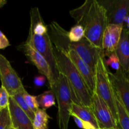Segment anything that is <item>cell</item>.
I'll return each instance as SVG.
<instances>
[{
	"instance_id": "obj_1",
	"label": "cell",
	"mask_w": 129,
	"mask_h": 129,
	"mask_svg": "<svg viewBox=\"0 0 129 129\" xmlns=\"http://www.w3.org/2000/svg\"><path fill=\"white\" fill-rule=\"evenodd\" d=\"M76 24L83 26L84 37L102 50V37L107 26L106 12L98 0H86L81 6L69 11Z\"/></svg>"
},
{
	"instance_id": "obj_2",
	"label": "cell",
	"mask_w": 129,
	"mask_h": 129,
	"mask_svg": "<svg viewBox=\"0 0 129 129\" xmlns=\"http://www.w3.org/2000/svg\"><path fill=\"white\" fill-rule=\"evenodd\" d=\"M54 50L59 72L66 78L74 103L91 110L92 94L84 79L65 51L54 47Z\"/></svg>"
},
{
	"instance_id": "obj_3",
	"label": "cell",
	"mask_w": 129,
	"mask_h": 129,
	"mask_svg": "<svg viewBox=\"0 0 129 129\" xmlns=\"http://www.w3.org/2000/svg\"><path fill=\"white\" fill-rule=\"evenodd\" d=\"M58 104V125L60 129H68L72 105L74 103L71 91L65 76L59 72L55 87L52 89Z\"/></svg>"
},
{
	"instance_id": "obj_4",
	"label": "cell",
	"mask_w": 129,
	"mask_h": 129,
	"mask_svg": "<svg viewBox=\"0 0 129 129\" xmlns=\"http://www.w3.org/2000/svg\"><path fill=\"white\" fill-rule=\"evenodd\" d=\"M108 71H109L105 64V59L104 57H100L98 59L94 71L95 88L94 93H96L107 103L115 119L117 122L118 117L114 91L110 81Z\"/></svg>"
},
{
	"instance_id": "obj_5",
	"label": "cell",
	"mask_w": 129,
	"mask_h": 129,
	"mask_svg": "<svg viewBox=\"0 0 129 129\" xmlns=\"http://www.w3.org/2000/svg\"><path fill=\"white\" fill-rule=\"evenodd\" d=\"M25 42L40 53L49 64L53 76L57 82L59 74L56 58L54 54V47L50 39L49 31L43 35H37L29 31L28 36Z\"/></svg>"
},
{
	"instance_id": "obj_6",
	"label": "cell",
	"mask_w": 129,
	"mask_h": 129,
	"mask_svg": "<svg viewBox=\"0 0 129 129\" xmlns=\"http://www.w3.org/2000/svg\"><path fill=\"white\" fill-rule=\"evenodd\" d=\"M0 79L3 87L10 96L25 91L21 79L10 62L0 54Z\"/></svg>"
},
{
	"instance_id": "obj_7",
	"label": "cell",
	"mask_w": 129,
	"mask_h": 129,
	"mask_svg": "<svg viewBox=\"0 0 129 129\" xmlns=\"http://www.w3.org/2000/svg\"><path fill=\"white\" fill-rule=\"evenodd\" d=\"M91 111L98 124L99 129H110L118 127V123L107 103L94 93L91 98Z\"/></svg>"
},
{
	"instance_id": "obj_8",
	"label": "cell",
	"mask_w": 129,
	"mask_h": 129,
	"mask_svg": "<svg viewBox=\"0 0 129 129\" xmlns=\"http://www.w3.org/2000/svg\"><path fill=\"white\" fill-rule=\"evenodd\" d=\"M68 49L74 50L94 72L98 59L104 57L102 50L94 46L85 37L78 42H69Z\"/></svg>"
},
{
	"instance_id": "obj_9",
	"label": "cell",
	"mask_w": 129,
	"mask_h": 129,
	"mask_svg": "<svg viewBox=\"0 0 129 129\" xmlns=\"http://www.w3.org/2000/svg\"><path fill=\"white\" fill-rule=\"evenodd\" d=\"M104 8L108 24L123 25L129 14V0H98Z\"/></svg>"
},
{
	"instance_id": "obj_10",
	"label": "cell",
	"mask_w": 129,
	"mask_h": 129,
	"mask_svg": "<svg viewBox=\"0 0 129 129\" xmlns=\"http://www.w3.org/2000/svg\"><path fill=\"white\" fill-rule=\"evenodd\" d=\"M20 49L23 50L27 59L37 68L39 73L47 79L50 90H52L55 87L56 81L53 76L51 69L47 60L40 53L38 52L26 42L23 43L20 46Z\"/></svg>"
},
{
	"instance_id": "obj_11",
	"label": "cell",
	"mask_w": 129,
	"mask_h": 129,
	"mask_svg": "<svg viewBox=\"0 0 129 129\" xmlns=\"http://www.w3.org/2000/svg\"><path fill=\"white\" fill-rule=\"evenodd\" d=\"M123 28L122 24H108L107 25L102 37V49L104 57L115 52L119 43Z\"/></svg>"
},
{
	"instance_id": "obj_12",
	"label": "cell",
	"mask_w": 129,
	"mask_h": 129,
	"mask_svg": "<svg viewBox=\"0 0 129 129\" xmlns=\"http://www.w3.org/2000/svg\"><path fill=\"white\" fill-rule=\"evenodd\" d=\"M108 76L113 89L120 97L129 114V78L121 69L114 73L108 71Z\"/></svg>"
},
{
	"instance_id": "obj_13",
	"label": "cell",
	"mask_w": 129,
	"mask_h": 129,
	"mask_svg": "<svg viewBox=\"0 0 129 129\" xmlns=\"http://www.w3.org/2000/svg\"><path fill=\"white\" fill-rule=\"evenodd\" d=\"M68 57L71 60L73 64L81 74L87 86L89 88L91 93L93 95L95 88V78L94 72L89 68V66L83 61L79 55L73 50H69L68 52Z\"/></svg>"
},
{
	"instance_id": "obj_14",
	"label": "cell",
	"mask_w": 129,
	"mask_h": 129,
	"mask_svg": "<svg viewBox=\"0 0 129 129\" xmlns=\"http://www.w3.org/2000/svg\"><path fill=\"white\" fill-rule=\"evenodd\" d=\"M8 109L11 126L15 129H34L32 122L27 115L19 107L11 96L9 97Z\"/></svg>"
},
{
	"instance_id": "obj_15",
	"label": "cell",
	"mask_w": 129,
	"mask_h": 129,
	"mask_svg": "<svg viewBox=\"0 0 129 129\" xmlns=\"http://www.w3.org/2000/svg\"><path fill=\"white\" fill-rule=\"evenodd\" d=\"M115 53L119 59L120 68L129 78V30L123 27Z\"/></svg>"
},
{
	"instance_id": "obj_16",
	"label": "cell",
	"mask_w": 129,
	"mask_h": 129,
	"mask_svg": "<svg viewBox=\"0 0 129 129\" xmlns=\"http://www.w3.org/2000/svg\"><path fill=\"white\" fill-rule=\"evenodd\" d=\"M72 115L76 116L78 118L85 121V122L91 123L96 128L99 129L98 124L97 123L95 117H94V114L92 112L91 110L89 108L73 103L72 105L71 116Z\"/></svg>"
},
{
	"instance_id": "obj_17",
	"label": "cell",
	"mask_w": 129,
	"mask_h": 129,
	"mask_svg": "<svg viewBox=\"0 0 129 129\" xmlns=\"http://www.w3.org/2000/svg\"><path fill=\"white\" fill-rule=\"evenodd\" d=\"M114 91V97L118 117V127L120 129H129V114L120 97Z\"/></svg>"
},
{
	"instance_id": "obj_18",
	"label": "cell",
	"mask_w": 129,
	"mask_h": 129,
	"mask_svg": "<svg viewBox=\"0 0 129 129\" xmlns=\"http://www.w3.org/2000/svg\"><path fill=\"white\" fill-rule=\"evenodd\" d=\"M49 118L50 117L47 113L46 110L39 108L35 113L32 122L34 129H47Z\"/></svg>"
},
{
	"instance_id": "obj_19",
	"label": "cell",
	"mask_w": 129,
	"mask_h": 129,
	"mask_svg": "<svg viewBox=\"0 0 129 129\" xmlns=\"http://www.w3.org/2000/svg\"><path fill=\"white\" fill-rule=\"evenodd\" d=\"M55 96L52 90H48L37 96L39 107L46 110L55 105Z\"/></svg>"
},
{
	"instance_id": "obj_20",
	"label": "cell",
	"mask_w": 129,
	"mask_h": 129,
	"mask_svg": "<svg viewBox=\"0 0 129 129\" xmlns=\"http://www.w3.org/2000/svg\"><path fill=\"white\" fill-rule=\"evenodd\" d=\"M25 91L21 92V93H17V94H15V95H13L11 97L13 98L14 100H15V102L16 103V104L19 106V107H20V108H21L26 115H27L28 117L29 118H30V119L31 120V122H33V120H34V115H35V114H34V112L30 109L28 106L27 105L26 103L25 102L23 96V92H25Z\"/></svg>"
},
{
	"instance_id": "obj_21",
	"label": "cell",
	"mask_w": 129,
	"mask_h": 129,
	"mask_svg": "<svg viewBox=\"0 0 129 129\" xmlns=\"http://www.w3.org/2000/svg\"><path fill=\"white\" fill-rule=\"evenodd\" d=\"M84 38V30L83 26L76 24L68 31V39L70 42H78Z\"/></svg>"
},
{
	"instance_id": "obj_22",
	"label": "cell",
	"mask_w": 129,
	"mask_h": 129,
	"mask_svg": "<svg viewBox=\"0 0 129 129\" xmlns=\"http://www.w3.org/2000/svg\"><path fill=\"white\" fill-rule=\"evenodd\" d=\"M11 126L8 107L0 109V129H8Z\"/></svg>"
},
{
	"instance_id": "obj_23",
	"label": "cell",
	"mask_w": 129,
	"mask_h": 129,
	"mask_svg": "<svg viewBox=\"0 0 129 129\" xmlns=\"http://www.w3.org/2000/svg\"><path fill=\"white\" fill-rule=\"evenodd\" d=\"M23 96L24 100H25V102L26 103L27 105L30 108V109L35 114V112H37L39 108H40L38 103L37 100V96H35L31 95L29 94L26 91L23 92Z\"/></svg>"
},
{
	"instance_id": "obj_24",
	"label": "cell",
	"mask_w": 129,
	"mask_h": 129,
	"mask_svg": "<svg viewBox=\"0 0 129 129\" xmlns=\"http://www.w3.org/2000/svg\"><path fill=\"white\" fill-rule=\"evenodd\" d=\"M108 57V59L107 60H105V64L107 66H110L112 67L113 69H115L116 71L121 69L119 59L118 57L116 55L115 52L112 53Z\"/></svg>"
},
{
	"instance_id": "obj_25",
	"label": "cell",
	"mask_w": 129,
	"mask_h": 129,
	"mask_svg": "<svg viewBox=\"0 0 129 129\" xmlns=\"http://www.w3.org/2000/svg\"><path fill=\"white\" fill-rule=\"evenodd\" d=\"M8 93L3 86L0 87V108H3L8 107L9 103Z\"/></svg>"
},
{
	"instance_id": "obj_26",
	"label": "cell",
	"mask_w": 129,
	"mask_h": 129,
	"mask_svg": "<svg viewBox=\"0 0 129 129\" xmlns=\"http://www.w3.org/2000/svg\"><path fill=\"white\" fill-rule=\"evenodd\" d=\"M71 117H73V118H74V122H75L77 126H78L79 128L82 129H96L94 127V126L91 123H89V122H85V121L83 120L78 118L76 116L72 115Z\"/></svg>"
},
{
	"instance_id": "obj_27",
	"label": "cell",
	"mask_w": 129,
	"mask_h": 129,
	"mask_svg": "<svg viewBox=\"0 0 129 129\" xmlns=\"http://www.w3.org/2000/svg\"><path fill=\"white\" fill-rule=\"evenodd\" d=\"M10 45V44L8 39L6 38L5 34L0 30V50L5 49Z\"/></svg>"
},
{
	"instance_id": "obj_28",
	"label": "cell",
	"mask_w": 129,
	"mask_h": 129,
	"mask_svg": "<svg viewBox=\"0 0 129 129\" xmlns=\"http://www.w3.org/2000/svg\"><path fill=\"white\" fill-rule=\"evenodd\" d=\"M45 82V77L44 76H38L34 79V83L37 86H42L44 85V84Z\"/></svg>"
},
{
	"instance_id": "obj_29",
	"label": "cell",
	"mask_w": 129,
	"mask_h": 129,
	"mask_svg": "<svg viewBox=\"0 0 129 129\" xmlns=\"http://www.w3.org/2000/svg\"><path fill=\"white\" fill-rule=\"evenodd\" d=\"M124 23H125V26H123V27L125 28L127 30H129V15L126 17V18L125 19L123 25H124Z\"/></svg>"
},
{
	"instance_id": "obj_30",
	"label": "cell",
	"mask_w": 129,
	"mask_h": 129,
	"mask_svg": "<svg viewBox=\"0 0 129 129\" xmlns=\"http://www.w3.org/2000/svg\"><path fill=\"white\" fill-rule=\"evenodd\" d=\"M7 3L6 0H0V8L3 7Z\"/></svg>"
},
{
	"instance_id": "obj_31",
	"label": "cell",
	"mask_w": 129,
	"mask_h": 129,
	"mask_svg": "<svg viewBox=\"0 0 129 129\" xmlns=\"http://www.w3.org/2000/svg\"><path fill=\"white\" fill-rule=\"evenodd\" d=\"M8 129H15V128H13V127H12V126H11V127H10V128H9Z\"/></svg>"
},
{
	"instance_id": "obj_32",
	"label": "cell",
	"mask_w": 129,
	"mask_h": 129,
	"mask_svg": "<svg viewBox=\"0 0 129 129\" xmlns=\"http://www.w3.org/2000/svg\"><path fill=\"white\" fill-rule=\"evenodd\" d=\"M110 129H120L118 127H117V128H110Z\"/></svg>"
},
{
	"instance_id": "obj_33",
	"label": "cell",
	"mask_w": 129,
	"mask_h": 129,
	"mask_svg": "<svg viewBox=\"0 0 129 129\" xmlns=\"http://www.w3.org/2000/svg\"></svg>"
}]
</instances>
